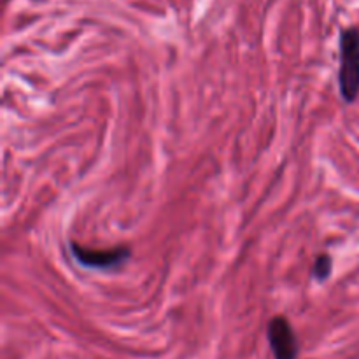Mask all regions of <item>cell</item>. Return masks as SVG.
<instances>
[{
	"mask_svg": "<svg viewBox=\"0 0 359 359\" xmlns=\"http://www.w3.org/2000/svg\"><path fill=\"white\" fill-rule=\"evenodd\" d=\"M270 349L276 359H298V340L290 321L283 316H276L266 328Z\"/></svg>",
	"mask_w": 359,
	"mask_h": 359,
	"instance_id": "cell-3",
	"label": "cell"
},
{
	"mask_svg": "<svg viewBox=\"0 0 359 359\" xmlns=\"http://www.w3.org/2000/svg\"><path fill=\"white\" fill-rule=\"evenodd\" d=\"M316 279L319 280H326L332 273V258L328 255H321L318 259H316L314 270H312Z\"/></svg>",
	"mask_w": 359,
	"mask_h": 359,
	"instance_id": "cell-4",
	"label": "cell"
},
{
	"mask_svg": "<svg viewBox=\"0 0 359 359\" xmlns=\"http://www.w3.org/2000/svg\"><path fill=\"white\" fill-rule=\"evenodd\" d=\"M340 95L354 102L359 95V28H347L340 37Z\"/></svg>",
	"mask_w": 359,
	"mask_h": 359,
	"instance_id": "cell-1",
	"label": "cell"
},
{
	"mask_svg": "<svg viewBox=\"0 0 359 359\" xmlns=\"http://www.w3.org/2000/svg\"><path fill=\"white\" fill-rule=\"evenodd\" d=\"M70 251H72L74 259H76L81 266H84V269H93V270L119 269V266L125 265L130 258L128 248L95 251V249L81 248V245H77L76 242H72V244H70Z\"/></svg>",
	"mask_w": 359,
	"mask_h": 359,
	"instance_id": "cell-2",
	"label": "cell"
}]
</instances>
